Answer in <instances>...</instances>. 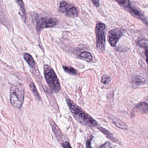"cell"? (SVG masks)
<instances>
[{"instance_id":"11","label":"cell","mask_w":148,"mask_h":148,"mask_svg":"<svg viewBox=\"0 0 148 148\" xmlns=\"http://www.w3.org/2000/svg\"><path fill=\"white\" fill-rule=\"evenodd\" d=\"M24 58L31 68L33 69H36V63L30 54H25L24 55Z\"/></svg>"},{"instance_id":"12","label":"cell","mask_w":148,"mask_h":148,"mask_svg":"<svg viewBox=\"0 0 148 148\" xmlns=\"http://www.w3.org/2000/svg\"><path fill=\"white\" fill-rule=\"evenodd\" d=\"M98 129L101 131V132L103 133V134L107 136L108 139H109L110 140L114 142H117V139H116V138L114 137V136H113V134L110 133L109 131L106 130V129L103 128L102 127H98Z\"/></svg>"},{"instance_id":"8","label":"cell","mask_w":148,"mask_h":148,"mask_svg":"<svg viewBox=\"0 0 148 148\" xmlns=\"http://www.w3.org/2000/svg\"><path fill=\"white\" fill-rule=\"evenodd\" d=\"M123 34L122 30L119 28L114 29L108 33V41L111 46L115 47L120 38Z\"/></svg>"},{"instance_id":"14","label":"cell","mask_w":148,"mask_h":148,"mask_svg":"<svg viewBox=\"0 0 148 148\" xmlns=\"http://www.w3.org/2000/svg\"><path fill=\"white\" fill-rule=\"evenodd\" d=\"M136 108L141 113H147L148 112V105L146 103H140L136 106Z\"/></svg>"},{"instance_id":"4","label":"cell","mask_w":148,"mask_h":148,"mask_svg":"<svg viewBox=\"0 0 148 148\" xmlns=\"http://www.w3.org/2000/svg\"><path fill=\"white\" fill-rule=\"evenodd\" d=\"M105 25L104 23L99 22L97 24L95 28V33L97 38V48L100 52H103L105 50Z\"/></svg>"},{"instance_id":"9","label":"cell","mask_w":148,"mask_h":148,"mask_svg":"<svg viewBox=\"0 0 148 148\" xmlns=\"http://www.w3.org/2000/svg\"><path fill=\"white\" fill-rule=\"evenodd\" d=\"M49 122L50 125L52 127V129H53V132L54 133L56 138L60 142H61L62 141V138H63L62 133L61 132L57 125L55 123L52 119H49Z\"/></svg>"},{"instance_id":"19","label":"cell","mask_w":148,"mask_h":148,"mask_svg":"<svg viewBox=\"0 0 148 148\" xmlns=\"http://www.w3.org/2000/svg\"><path fill=\"white\" fill-rule=\"evenodd\" d=\"M143 48L145 49V54L146 57V61L148 65V46H146L145 45H143L141 46Z\"/></svg>"},{"instance_id":"3","label":"cell","mask_w":148,"mask_h":148,"mask_svg":"<svg viewBox=\"0 0 148 148\" xmlns=\"http://www.w3.org/2000/svg\"><path fill=\"white\" fill-rule=\"evenodd\" d=\"M44 76L50 89L56 93L60 90V84L58 77L53 70L50 66H44Z\"/></svg>"},{"instance_id":"10","label":"cell","mask_w":148,"mask_h":148,"mask_svg":"<svg viewBox=\"0 0 148 148\" xmlns=\"http://www.w3.org/2000/svg\"><path fill=\"white\" fill-rule=\"evenodd\" d=\"M110 118L112 120L113 123L116 127L123 130H127V126L121 120L113 116H110Z\"/></svg>"},{"instance_id":"20","label":"cell","mask_w":148,"mask_h":148,"mask_svg":"<svg viewBox=\"0 0 148 148\" xmlns=\"http://www.w3.org/2000/svg\"><path fill=\"white\" fill-rule=\"evenodd\" d=\"M62 147L64 148H71V146H70V144L68 142H65L62 143Z\"/></svg>"},{"instance_id":"18","label":"cell","mask_w":148,"mask_h":148,"mask_svg":"<svg viewBox=\"0 0 148 148\" xmlns=\"http://www.w3.org/2000/svg\"><path fill=\"white\" fill-rule=\"evenodd\" d=\"M110 81V77L107 76H103L102 77V82L104 84H107Z\"/></svg>"},{"instance_id":"6","label":"cell","mask_w":148,"mask_h":148,"mask_svg":"<svg viewBox=\"0 0 148 148\" xmlns=\"http://www.w3.org/2000/svg\"><path fill=\"white\" fill-rule=\"evenodd\" d=\"M57 23L58 20L56 19L42 17L37 21L36 30L38 32H40L42 29L53 28Z\"/></svg>"},{"instance_id":"17","label":"cell","mask_w":148,"mask_h":148,"mask_svg":"<svg viewBox=\"0 0 148 148\" xmlns=\"http://www.w3.org/2000/svg\"><path fill=\"white\" fill-rule=\"evenodd\" d=\"M63 69L67 73L69 74H76L77 71L76 70L73 68L71 67H68V66H63Z\"/></svg>"},{"instance_id":"21","label":"cell","mask_w":148,"mask_h":148,"mask_svg":"<svg viewBox=\"0 0 148 148\" xmlns=\"http://www.w3.org/2000/svg\"><path fill=\"white\" fill-rule=\"evenodd\" d=\"M92 3L95 7H98L99 6V0H92Z\"/></svg>"},{"instance_id":"15","label":"cell","mask_w":148,"mask_h":148,"mask_svg":"<svg viewBox=\"0 0 148 148\" xmlns=\"http://www.w3.org/2000/svg\"><path fill=\"white\" fill-rule=\"evenodd\" d=\"M29 87H30V89L32 90V92H33V94L35 96L36 98L38 101H41V99L40 96V95H39V93H38V91L36 89V87L34 83H33V82H32L30 83Z\"/></svg>"},{"instance_id":"16","label":"cell","mask_w":148,"mask_h":148,"mask_svg":"<svg viewBox=\"0 0 148 148\" xmlns=\"http://www.w3.org/2000/svg\"><path fill=\"white\" fill-rule=\"evenodd\" d=\"M16 2L18 4L21 10V14L23 15V17L25 19L26 18V11H25V7H24V3L23 0H15Z\"/></svg>"},{"instance_id":"1","label":"cell","mask_w":148,"mask_h":148,"mask_svg":"<svg viewBox=\"0 0 148 148\" xmlns=\"http://www.w3.org/2000/svg\"><path fill=\"white\" fill-rule=\"evenodd\" d=\"M66 101L70 111L80 123L90 127H95L97 125V122L91 116L75 104L73 101L67 99Z\"/></svg>"},{"instance_id":"23","label":"cell","mask_w":148,"mask_h":148,"mask_svg":"<svg viewBox=\"0 0 148 148\" xmlns=\"http://www.w3.org/2000/svg\"><path fill=\"white\" fill-rule=\"evenodd\" d=\"M110 144L109 142H107L105 144L103 145L102 146L100 147L102 148H109L110 147Z\"/></svg>"},{"instance_id":"2","label":"cell","mask_w":148,"mask_h":148,"mask_svg":"<svg viewBox=\"0 0 148 148\" xmlns=\"http://www.w3.org/2000/svg\"><path fill=\"white\" fill-rule=\"evenodd\" d=\"M24 98V86L17 83L11 86L10 90V101L11 104L17 108H21L23 104Z\"/></svg>"},{"instance_id":"5","label":"cell","mask_w":148,"mask_h":148,"mask_svg":"<svg viewBox=\"0 0 148 148\" xmlns=\"http://www.w3.org/2000/svg\"><path fill=\"white\" fill-rule=\"evenodd\" d=\"M59 10L61 13L65 14L69 17L74 18L77 16V10L75 7L65 1L61 2L59 7Z\"/></svg>"},{"instance_id":"7","label":"cell","mask_w":148,"mask_h":148,"mask_svg":"<svg viewBox=\"0 0 148 148\" xmlns=\"http://www.w3.org/2000/svg\"><path fill=\"white\" fill-rule=\"evenodd\" d=\"M118 4L130 13L134 14L135 16L142 19L143 15L139 10L135 8L132 7L130 0H115Z\"/></svg>"},{"instance_id":"22","label":"cell","mask_w":148,"mask_h":148,"mask_svg":"<svg viewBox=\"0 0 148 148\" xmlns=\"http://www.w3.org/2000/svg\"><path fill=\"white\" fill-rule=\"evenodd\" d=\"M92 140V138H90L89 140H88L87 141V142H86V147L88 148L91 147L90 145H91V141Z\"/></svg>"},{"instance_id":"13","label":"cell","mask_w":148,"mask_h":148,"mask_svg":"<svg viewBox=\"0 0 148 148\" xmlns=\"http://www.w3.org/2000/svg\"><path fill=\"white\" fill-rule=\"evenodd\" d=\"M79 57L81 59L86 61L90 62L92 60V56L91 54L89 52H87V51H84V52H82L80 55H79Z\"/></svg>"}]
</instances>
